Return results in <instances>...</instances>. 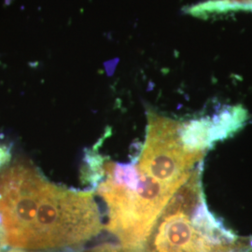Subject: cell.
Masks as SVG:
<instances>
[{"label": "cell", "instance_id": "6da1fadb", "mask_svg": "<svg viewBox=\"0 0 252 252\" xmlns=\"http://www.w3.org/2000/svg\"><path fill=\"white\" fill-rule=\"evenodd\" d=\"M0 220L7 245L27 252L77 248L102 228L91 192L55 185L26 161L0 172Z\"/></svg>", "mask_w": 252, "mask_h": 252}, {"label": "cell", "instance_id": "7a4b0ae2", "mask_svg": "<svg viewBox=\"0 0 252 252\" xmlns=\"http://www.w3.org/2000/svg\"><path fill=\"white\" fill-rule=\"evenodd\" d=\"M198 171L174 194L154 226L141 252H249L252 242L221 238L207 234L196 225L189 210L203 199ZM193 210V209H192Z\"/></svg>", "mask_w": 252, "mask_h": 252}, {"label": "cell", "instance_id": "3957f363", "mask_svg": "<svg viewBox=\"0 0 252 252\" xmlns=\"http://www.w3.org/2000/svg\"><path fill=\"white\" fill-rule=\"evenodd\" d=\"M180 126L168 119L151 118L144 148L135 166L140 174L177 191L190 178L193 165L204 155V152L190 150L182 143Z\"/></svg>", "mask_w": 252, "mask_h": 252}, {"label": "cell", "instance_id": "277c9868", "mask_svg": "<svg viewBox=\"0 0 252 252\" xmlns=\"http://www.w3.org/2000/svg\"><path fill=\"white\" fill-rule=\"evenodd\" d=\"M9 159H10V153L9 150H7L4 146L0 145V166L9 162Z\"/></svg>", "mask_w": 252, "mask_h": 252}, {"label": "cell", "instance_id": "5b68a950", "mask_svg": "<svg viewBox=\"0 0 252 252\" xmlns=\"http://www.w3.org/2000/svg\"><path fill=\"white\" fill-rule=\"evenodd\" d=\"M24 252V251H20V250H15V251H12V252Z\"/></svg>", "mask_w": 252, "mask_h": 252}]
</instances>
